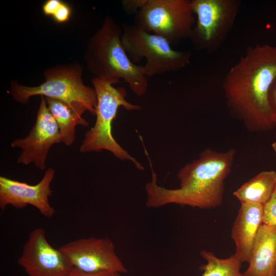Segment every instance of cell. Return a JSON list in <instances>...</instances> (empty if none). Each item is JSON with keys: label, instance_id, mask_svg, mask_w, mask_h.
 Returning <instances> with one entry per match:
<instances>
[{"label": "cell", "instance_id": "obj_3", "mask_svg": "<svg viewBox=\"0 0 276 276\" xmlns=\"http://www.w3.org/2000/svg\"><path fill=\"white\" fill-rule=\"evenodd\" d=\"M122 27L111 16H106L102 26L90 37L83 57L87 69L100 79H123L137 96L148 89V77L144 66L133 63L121 41Z\"/></svg>", "mask_w": 276, "mask_h": 276}, {"label": "cell", "instance_id": "obj_6", "mask_svg": "<svg viewBox=\"0 0 276 276\" xmlns=\"http://www.w3.org/2000/svg\"><path fill=\"white\" fill-rule=\"evenodd\" d=\"M122 27L121 41L124 49L134 64L145 59L143 66L148 77L175 72L190 64V51L174 50L163 37L147 33L135 25Z\"/></svg>", "mask_w": 276, "mask_h": 276}, {"label": "cell", "instance_id": "obj_7", "mask_svg": "<svg viewBox=\"0 0 276 276\" xmlns=\"http://www.w3.org/2000/svg\"><path fill=\"white\" fill-rule=\"evenodd\" d=\"M195 22L190 0H148L135 18V25L171 45L189 38Z\"/></svg>", "mask_w": 276, "mask_h": 276}, {"label": "cell", "instance_id": "obj_18", "mask_svg": "<svg viewBox=\"0 0 276 276\" xmlns=\"http://www.w3.org/2000/svg\"><path fill=\"white\" fill-rule=\"evenodd\" d=\"M42 12L47 16H51L59 23L67 21L71 15V9L60 0H48L42 6Z\"/></svg>", "mask_w": 276, "mask_h": 276}, {"label": "cell", "instance_id": "obj_17", "mask_svg": "<svg viewBox=\"0 0 276 276\" xmlns=\"http://www.w3.org/2000/svg\"><path fill=\"white\" fill-rule=\"evenodd\" d=\"M200 256L206 260L201 276H243L240 272L241 261L235 255L220 259L209 251L202 250Z\"/></svg>", "mask_w": 276, "mask_h": 276}, {"label": "cell", "instance_id": "obj_15", "mask_svg": "<svg viewBox=\"0 0 276 276\" xmlns=\"http://www.w3.org/2000/svg\"><path fill=\"white\" fill-rule=\"evenodd\" d=\"M276 188V172L263 171L245 182L233 193L241 203L264 205Z\"/></svg>", "mask_w": 276, "mask_h": 276}, {"label": "cell", "instance_id": "obj_14", "mask_svg": "<svg viewBox=\"0 0 276 276\" xmlns=\"http://www.w3.org/2000/svg\"><path fill=\"white\" fill-rule=\"evenodd\" d=\"M248 263L243 276H276V225L261 226Z\"/></svg>", "mask_w": 276, "mask_h": 276}, {"label": "cell", "instance_id": "obj_8", "mask_svg": "<svg viewBox=\"0 0 276 276\" xmlns=\"http://www.w3.org/2000/svg\"><path fill=\"white\" fill-rule=\"evenodd\" d=\"M240 4L238 0H191L196 18L189 38L195 48L216 51L233 28Z\"/></svg>", "mask_w": 276, "mask_h": 276}, {"label": "cell", "instance_id": "obj_19", "mask_svg": "<svg viewBox=\"0 0 276 276\" xmlns=\"http://www.w3.org/2000/svg\"><path fill=\"white\" fill-rule=\"evenodd\" d=\"M263 224L276 225V188L263 208Z\"/></svg>", "mask_w": 276, "mask_h": 276}, {"label": "cell", "instance_id": "obj_23", "mask_svg": "<svg viewBox=\"0 0 276 276\" xmlns=\"http://www.w3.org/2000/svg\"><path fill=\"white\" fill-rule=\"evenodd\" d=\"M273 150L276 155V142H273L271 145Z\"/></svg>", "mask_w": 276, "mask_h": 276}, {"label": "cell", "instance_id": "obj_16", "mask_svg": "<svg viewBox=\"0 0 276 276\" xmlns=\"http://www.w3.org/2000/svg\"><path fill=\"white\" fill-rule=\"evenodd\" d=\"M45 98L48 107L59 127L61 142L71 145L75 139L76 126H88V123L82 118V112L66 103L51 98Z\"/></svg>", "mask_w": 276, "mask_h": 276}, {"label": "cell", "instance_id": "obj_20", "mask_svg": "<svg viewBox=\"0 0 276 276\" xmlns=\"http://www.w3.org/2000/svg\"><path fill=\"white\" fill-rule=\"evenodd\" d=\"M148 0H123L122 4L124 11L128 14L137 13L148 3Z\"/></svg>", "mask_w": 276, "mask_h": 276}, {"label": "cell", "instance_id": "obj_13", "mask_svg": "<svg viewBox=\"0 0 276 276\" xmlns=\"http://www.w3.org/2000/svg\"><path fill=\"white\" fill-rule=\"evenodd\" d=\"M264 205L242 203L234 222L231 237L236 245L234 254L241 262H249L254 243L263 224Z\"/></svg>", "mask_w": 276, "mask_h": 276}, {"label": "cell", "instance_id": "obj_4", "mask_svg": "<svg viewBox=\"0 0 276 276\" xmlns=\"http://www.w3.org/2000/svg\"><path fill=\"white\" fill-rule=\"evenodd\" d=\"M82 67L78 63L57 65L44 71V82L37 86H27L13 80L10 93L13 99L26 104L30 98L40 96L59 100L83 113L96 114L97 98L93 87L83 82Z\"/></svg>", "mask_w": 276, "mask_h": 276}, {"label": "cell", "instance_id": "obj_21", "mask_svg": "<svg viewBox=\"0 0 276 276\" xmlns=\"http://www.w3.org/2000/svg\"><path fill=\"white\" fill-rule=\"evenodd\" d=\"M269 104L272 121L276 125V77L272 82L268 95Z\"/></svg>", "mask_w": 276, "mask_h": 276}, {"label": "cell", "instance_id": "obj_11", "mask_svg": "<svg viewBox=\"0 0 276 276\" xmlns=\"http://www.w3.org/2000/svg\"><path fill=\"white\" fill-rule=\"evenodd\" d=\"M60 142L58 125L48 107L45 97L41 96L36 122L29 135L14 140L11 144L12 147L22 149L17 162L24 165L34 163L35 167L44 170L50 148L54 144Z\"/></svg>", "mask_w": 276, "mask_h": 276}, {"label": "cell", "instance_id": "obj_1", "mask_svg": "<svg viewBox=\"0 0 276 276\" xmlns=\"http://www.w3.org/2000/svg\"><path fill=\"white\" fill-rule=\"evenodd\" d=\"M276 77V45L249 47L228 71L223 89L231 113L251 131H265L275 126L268 95Z\"/></svg>", "mask_w": 276, "mask_h": 276}, {"label": "cell", "instance_id": "obj_2", "mask_svg": "<svg viewBox=\"0 0 276 276\" xmlns=\"http://www.w3.org/2000/svg\"><path fill=\"white\" fill-rule=\"evenodd\" d=\"M235 154L233 148L225 152L205 149L197 159L179 170L177 175L179 187L174 189L158 185L152 169V179L145 185L146 206L156 208L176 204L209 209L220 206L224 181L231 172Z\"/></svg>", "mask_w": 276, "mask_h": 276}, {"label": "cell", "instance_id": "obj_5", "mask_svg": "<svg viewBox=\"0 0 276 276\" xmlns=\"http://www.w3.org/2000/svg\"><path fill=\"white\" fill-rule=\"evenodd\" d=\"M91 81L97 98L96 120L94 126L86 132L80 151L84 153L106 150L120 159L130 160L138 169L143 170L142 165L114 140L111 126L120 107L129 111L140 110L141 107L126 100L127 93L124 88L112 86L120 80L94 77Z\"/></svg>", "mask_w": 276, "mask_h": 276}, {"label": "cell", "instance_id": "obj_10", "mask_svg": "<svg viewBox=\"0 0 276 276\" xmlns=\"http://www.w3.org/2000/svg\"><path fill=\"white\" fill-rule=\"evenodd\" d=\"M17 263L29 276H70L73 269L64 254L48 242L40 227L30 232Z\"/></svg>", "mask_w": 276, "mask_h": 276}, {"label": "cell", "instance_id": "obj_22", "mask_svg": "<svg viewBox=\"0 0 276 276\" xmlns=\"http://www.w3.org/2000/svg\"><path fill=\"white\" fill-rule=\"evenodd\" d=\"M121 273L115 272H101L97 273H85L73 268L70 276H122Z\"/></svg>", "mask_w": 276, "mask_h": 276}, {"label": "cell", "instance_id": "obj_9", "mask_svg": "<svg viewBox=\"0 0 276 276\" xmlns=\"http://www.w3.org/2000/svg\"><path fill=\"white\" fill-rule=\"evenodd\" d=\"M73 268L85 273L127 272L108 238L89 237L69 242L58 248Z\"/></svg>", "mask_w": 276, "mask_h": 276}, {"label": "cell", "instance_id": "obj_12", "mask_svg": "<svg viewBox=\"0 0 276 276\" xmlns=\"http://www.w3.org/2000/svg\"><path fill=\"white\" fill-rule=\"evenodd\" d=\"M55 173L54 169H48L41 180L35 185L1 176L0 209L4 210L8 205L24 209L31 205L43 216L52 218L55 211L50 204L49 198L52 193L50 185Z\"/></svg>", "mask_w": 276, "mask_h": 276}]
</instances>
